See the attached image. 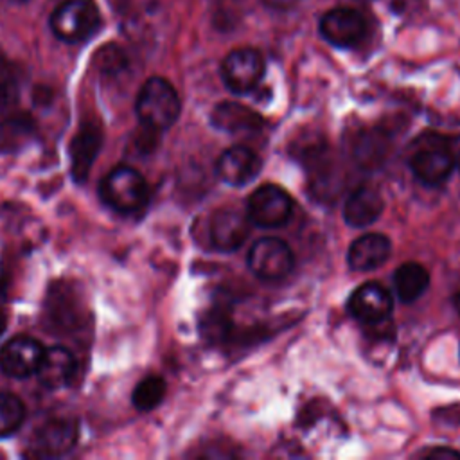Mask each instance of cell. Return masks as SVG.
Instances as JSON below:
<instances>
[{
    "instance_id": "obj_1",
    "label": "cell",
    "mask_w": 460,
    "mask_h": 460,
    "mask_svg": "<svg viewBox=\"0 0 460 460\" xmlns=\"http://www.w3.org/2000/svg\"><path fill=\"white\" fill-rule=\"evenodd\" d=\"M180 97L174 86L164 77H149L135 102V111L140 126L156 133L169 129L180 115Z\"/></svg>"
},
{
    "instance_id": "obj_2",
    "label": "cell",
    "mask_w": 460,
    "mask_h": 460,
    "mask_svg": "<svg viewBox=\"0 0 460 460\" xmlns=\"http://www.w3.org/2000/svg\"><path fill=\"white\" fill-rule=\"evenodd\" d=\"M99 196L111 210L119 214H135L147 205L149 187L137 169L117 165L99 183Z\"/></svg>"
},
{
    "instance_id": "obj_3",
    "label": "cell",
    "mask_w": 460,
    "mask_h": 460,
    "mask_svg": "<svg viewBox=\"0 0 460 460\" xmlns=\"http://www.w3.org/2000/svg\"><path fill=\"white\" fill-rule=\"evenodd\" d=\"M50 27L52 32L66 43L84 41L101 27L99 9L93 0H65L52 13Z\"/></svg>"
},
{
    "instance_id": "obj_4",
    "label": "cell",
    "mask_w": 460,
    "mask_h": 460,
    "mask_svg": "<svg viewBox=\"0 0 460 460\" xmlns=\"http://www.w3.org/2000/svg\"><path fill=\"white\" fill-rule=\"evenodd\" d=\"M291 248L279 237L257 239L248 252L250 271L262 280H280L293 270Z\"/></svg>"
},
{
    "instance_id": "obj_5",
    "label": "cell",
    "mask_w": 460,
    "mask_h": 460,
    "mask_svg": "<svg viewBox=\"0 0 460 460\" xmlns=\"http://www.w3.org/2000/svg\"><path fill=\"white\" fill-rule=\"evenodd\" d=\"M246 208L250 223L261 228H277L289 219L293 199L282 187L266 183L252 192Z\"/></svg>"
},
{
    "instance_id": "obj_6",
    "label": "cell",
    "mask_w": 460,
    "mask_h": 460,
    "mask_svg": "<svg viewBox=\"0 0 460 460\" xmlns=\"http://www.w3.org/2000/svg\"><path fill=\"white\" fill-rule=\"evenodd\" d=\"M264 74V59L255 49H235L221 63V77L234 93L252 92Z\"/></svg>"
},
{
    "instance_id": "obj_7",
    "label": "cell",
    "mask_w": 460,
    "mask_h": 460,
    "mask_svg": "<svg viewBox=\"0 0 460 460\" xmlns=\"http://www.w3.org/2000/svg\"><path fill=\"white\" fill-rule=\"evenodd\" d=\"M79 428L77 422L72 419L56 417L45 420L40 428H36L31 442H29V455L54 458L66 455L77 442Z\"/></svg>"
},
{
    "instance_id": "obj_8",
    "label": "cell",
    "mask_w": 460,
    "mask_h": 460,
    "mask_svg": "<svg viewBox=\"0 0 460 460\" xmlns=\"http://www.w3.org/2000/svg\"><path fill=\"white\" fill-rule=\"evenodd\" d=\"M320 34L334 47L350 49L363 41L367 34V20L356 9L336 7L322 16Z\"/></svg>"
},
{
    "instance_id": "obj_9",
    "label": "cell",
    "mask_w": 460,
    "mask_h": 460,
    "mask_svg": "<svg viewBox=\"0 0 460 460\" xmlns=\"http://www.w3.org/2000/svg\"><path fill=\"white\" fill-rule=\"evenodd\" d=\"M45 347L32 336H16L4 343L0 349V368L9 377H29L34 376L43 358Z\"/></svg>"
},
{
    "instance_id": "obj_10",
    "label": "cell",
    "mask_w": 460,
    "mask_h": 460,
    "mask_svg": "<svg viewBox=\"0 0 460 460\" xmlns=\"http://www.w3.org/2000/svg\"><path fill=\"white\" fill-rule=\"evenodd\" d=\"M455 167V153L438 142L420 146L410 158V169L415 178L431 187L444 183Z\"/></svg>"
},
{
    "instance_id": "obj_11",
    "label": "cell",
    "mask_w": 460,
    "mask_h": 460,
    "mask_svg": "<svg viewBox=\"0 0 460 460\" xmlns=\"http://www.w3.org/2000/svg\"><path fill=\"white\" fill-rule=\"evenodd\" d=\"M347 307L356 320L374 325L388 320L394 309V298L390 291L379 282H367L356 288L349 298Z\"/></svg>"
},
{
    "instance_id": "obj_12",
    "label": "cell",
    "mask_w": 460,
    "mask_h": 460,
    "mask_svg": "<svg viewBox=\"0 0 460 460\" xmlns=\"http://www.w3.org/2000/svg\"><path fill=\"white\" fill-rule=\"evenodd\" d=\"M102 146V129L99 122L86 120L70 140V172L75 183L88 180L92 165Z\"/></svg>"
},
{
    "instance_id": "obj_13",
    "label": "cell",
    "mask_w": 460,
    "mask_h": 460,
    "mask_svg": "<svg viewBox=\"0 0 460 460\" xmlns=\"http://www.w3.org/2000/svg\"><path fill=\"white\" fill-rule=\"evenodd\" d=\"M261 156L246 146H232L221 153L216 164V172L219 180L228 185L243 187L257 178L261 172Z\"/></svg>"
},
{
    "instance_id": "obj_14",
    "label": "cell",
    "mask_w": 460,
    "mask_h": 460,
    "mask_svg": "<svg viewBox=\"0 0 460 460\" xmlns=\"http://www.w3.org/2000/svg\"><path fill=\"white\" fill-rule=\"evenodd\" d=\"M250 232L248 216L235 208H219L208 221V237L216 250L232 252L239 248Z\"/></svg>"
},
{
    "instance_id": "obj_15",
    "label": "cell",
    "mask_w": 460,
    "mask_h": 460,
    "mask_svg": "<svg viewBox=\"0 0 460 460\" xmlns=\"http://www.w3.org/2000/svg\"><path fill=\"white\" fill-rule=\"evenodd\" d=\"M75 368H77V363L74 354L66 347L52 345L45 349L40 367L36 370V376L45 388L58 390L66 386L72 381Z\"/></svg>"
},
{
    "instance_id": "obj_16",
    "label": "cell",
    "mask_w": 460,
    "mask_h": 460,
    "mask_svg": "<svg viewBox=\"0 0 460 460\" xmlns=\"http://www.w3.org/2000/svg\"><path fill=\"white\" fill-rule=\"evenodd\" d=\"M392 252V243L383 234H365L352 241L347 252L349 268L354 271H370L381 266Z\"/></svg>"
},
{
    "instance_id": "obj_17",
    "label": "cell",
    "mask_w": 460,
    "mask_h": 460,
    "mask_svg": "<svg viewBox=\"0 0 460 460\" xmlns=\"http://www.w3.org/2000/svg\"><path fill=\"white\" fill-rule=\"evenodd\" d=\"M383 198L376 187L361 185L352 190L343 205V217L354 228H365L377 221L383 212Z\"/></svg>"
},
{
    "instance_id": "obj_18",
    "label": "cell",
    "mask_w": 460,
    "mask_h": 460,
    "mask_svg": "<svg viewBox=\"0 0 460 460\" xmlns=\"http://www.w3.org/2000/svg\"><path fill=\"white\" fill-rule=\"evenodd\" d=\"M210 120L214 128L226 133H252L264 126V119L257 111L232 101L219 102L212 110Z\"/></svg>"
},
{
    "instance_id": "obj_19",
    "label": "cell",
    "mask_w": 460,
    "mask_h": 460,
    "mask_svg": "<svg viewBox=\"0 0 460 460\" xmlns=\"http://www.w3.org/2000/svg\"><path fill=\"white\" fill-rule=\"evenodd\" d=\"M429 284V273L419 262H404L394 273L395 295L402 302L417 300Z\"/></svg>"
},
{
    "instance_id": "obj_20",
    "label": "cell",
    "mask_w": 460,
    "mask_h": 460,
    "mask_svg": "<svg viewBox=\"0 0 460 460\" xmlns=\"http://www.w3.org/2000/svg\"><path fill=\"white\" fill-rule=\"evenodd\" d=\"M165 395V381L160 376L144 377L131 394V402L140 411H149L156 408Z\"/></svg>"
},
{
    "instance_id": "obj_21",
    "label": "cell",
    "mask_w": 460,
    "mask_h": 460,
    "mask_svg": "<svg viewBox=\"0 0 460 460\" xmlns=\"http://www.w3.org/2000/svg\"><path fill=\"white\" fill-rule=\"evenodd\" d=\"M25 419V406L14 394H0V438L13 435Z\"/></svg>"
},
{
    "instance_id": "obj_22",
    "label": "cell",
    "mask_w": 460,
    "mask_h": 460,
    "mask_svg": "<svg viewBox=\"0 0 460 460\" xmlns=\"http://www.w3.org/2000/svg\"><path fill=\"white\" fill-rule=\"evenodd\" d=\"M18 101V86L9 77L0 74V115H9Z\"/></svg>"
},
{
    "instance_id": "obj_23",
    "label": "cell",
    "mask_w": 460,
    "mask_h": 460,
    "mask_svg": "<svg viewBox=\"0 0 460 460\" xmlns=\"http://www.w3.org/2000/svg\"><path fill=\"white\" fill-rule=\"evenodd\" d=\"M99 58H101V68H102L104 72H110V74L119 72V70L124 66V63H126L122 50H120L119 47H115V45L104 47V49L99 52Z\"/></svg>"
},
{
    "instance_id": "obj_24",
    "label": "cell",
    "mask_w": 460,
    "mask_h": 460,
    "mask_svg": "<svg viewBox=\"0 0 460 460\" xmlns=\"http://www.w3.org/2000/svg\"><path fill=\"white\" fill-rule=\"evenodd\" d=\"M424 456L429 460H453V458H460V453L449 447H435L428 451Z\"/></svg>"
},
{
    "instance_id": "obj_25",
    "label": "cell",
    "mask_w": 460,
    "mask_h": 460,
    "mask_svg": "<svg viewBox=\"0 0 460 460\" xmlns=\"http://www.w3.org/2000/svg\"><path fill=\"white\" fill-rule=\"evenodd\" d=\"M5 327H7V318H5V314L0 311V336L4 334Z\"/></svg>"
},
{
    "instance_id": "obj_26",
    "label": "cell",
    "mask_w": 460,
    "mask_h": 460,
    "mask_svg": "<svg viewBox=\"0 0 460 460\" xmlns=\"http://www.w3.org/2000/svg\"><path fill=\"white\" fill-rule=\"evenodd\" d=\"M455 164L460 167V151L455 155Z\"/></svg>"
},
{
    "instance_id": "obj_27",
    "label": "cell",
    "mask_w": 460,
    "mask_h": 460,
    "mask_svg": "<svg viewBox=\"0 0 460 460\" xmlns=\"http://www.w3.org/2000/svg\"><path fill=\"white\" fill-rule=\"evenodd\" d=\"M4 289V273H2V270H0V291Z\"/></svg>"
}]
</instances>
